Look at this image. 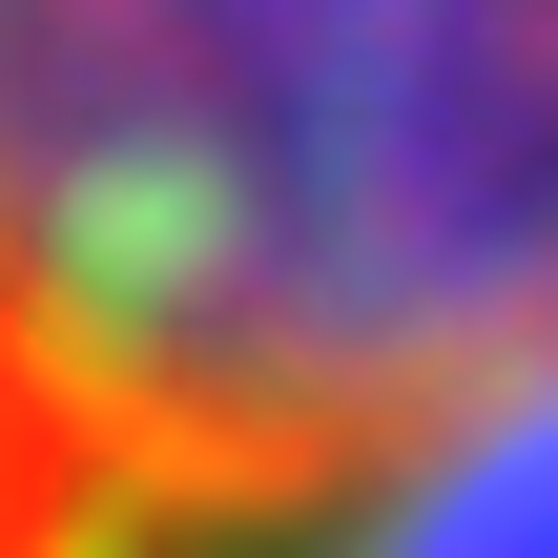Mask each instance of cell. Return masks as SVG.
<instances>
[{"label": "cell", "instance_id": "cell-2", "mask_svg": "<svg viewBox=\"0 0 558 558\" xmlns=\"http://www.w3.org/2000/svg\"><path fill=\"white\" fill-rule=\"evenodd\" d=\"M248 558H558V393L497 414V435H456V456H414V476L352 497V518L248 538Z\"/></svg>", "mask_w": 558, "mask_h": 558}, {"label": "cell", "instance_id": "cell-1", "mask_svg": "<svg viewBox=\"0 0 558 558\" xmlns=\"http://www.w3.org/2000/svg\"><path fill=\"white\" fill-rule=\"evenodd\" d=\"M558 393V21H0V558H248Z\"/></svg>", "mask_w": 558, "mask_h": 558}]
</instances>
